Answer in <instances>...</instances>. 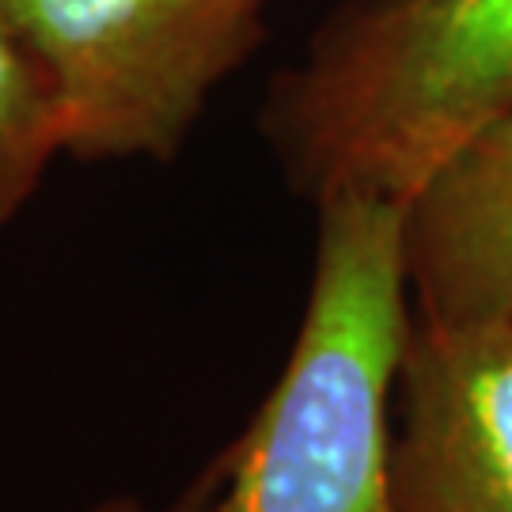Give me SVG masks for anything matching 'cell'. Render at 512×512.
<instances>
[{"mask_svg":"<svg viewBox=\"0 0 512 512\" xmlns=\"http://www.w3.org/2000/svg\"><path fill=\"white\" fill-rule=\"evenodd\" d=\"M509 114L512 0H349L270 84L262 133L311 205H406Z\"/></svg>","mask_w":512,"mask_h":512,"instance_id":"cell-2","label":"cell"},{"mask_svg":"<svg viewBox=\"0 0 512 512\" xmlns=\"http://www.w3.org/2000/svg\"><path fill=\"white\" fill-rule=\"evenodd\" d=\"M92 512H194V505H175V509H156V505H145L137 497H110L103 505H95Z\"/></svg>","mask_w":512,"mask_h":512,"instance_id":"cell-7","label":"cell"},{"mask_svg":"<svg viewBox=\"0 0 512 512\" xmlns=\"http://www.w3.org/2000/svg\"><path fill=\"white\" fill-rule=\"evenodd\" d=\"M399 512H512V330L414 315L395 395Z\"/></svg>","mask_w":512,"mask_h":512,"instance_id":"cell-4","label":"cell"},{"mask_svg":"<svg viewBox=\"0 0 512 512\" xmlns=\"http://www.w3.org/2000/svg\"><path fill=\"white\" fill-rule=\"evenodd\" d=\"M403 247L418 319L512 330V114L421 183Z\"/></svg>","mask_w":512,"mask_h":512,"instance_id":"cell-5","label":"cell"},{"mask_svg":"<svg viewBox=\"0 0 512 512\" xmlns=\"http://www.w3.org/2000/svg\"><path fill=\"white\" fill-rule=\"evenodd\" d=\"M406 205L315 202V255L293 349L194 512H399L395 395L414 296Z\"/></svg>","mask_w":512,"mask_h":512,"instance_id":"cell-1","label":"cell"},{"mask_svg":"<svg viewBox=\"0 0 512 512\" xmlns=\"http://www.w3.org/2000/svg\"><path fill=\"white\" fill-rule=\"evenodd\" d=\"M54 80L65 156L171 160L258 50L266 0H0Z\"/></svg>","mask_w":512,"mask_h":512,"instance_id":"cell-3","label":"cell"},{"mask_svg":"<svg viewBox=\"0 0 512 512\" xmlns=\"http://www.w3.org/2000/svg\"><path fill=\"white\" fill-rule=\"evenodd\" d=\"M65 156V114L46 65L0 8V228L27 209Z\"/></svg>","mask_w":512,"mask_h":512,"instance_id":"cell-6","label":"cell"}]
</instances>
